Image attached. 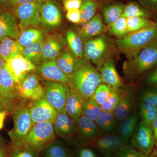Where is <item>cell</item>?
Returning a JSON list of instances; mask_svg holds the SVG:
<instances>
[{"mask_svg":"<svg viewBox=\"0 0 157 157\" xmlns=\"http://www.w3.org/2000/svg\"><path fill=\"white\" fill-rule=\"evenodd\" d=\"M70 87L80 93L87 101L92 98L98 86L103 83L100 73L86 59H76L74 73L69 77Z\"/></svg>","mask_w":157,"mask_h":157,"instance_id":"1","label":"cell"},{"mask_svg":"<svg viewBox=\"0 0 157 157\" xmlns=\"http://www.w3.org/2000/svg\"><path fill=\"white\" fill-rule=\"evenodd\" d=\"M116 43L119 50L128 59L133 57L143 48L157 45V25L130 33Z\"/></svg>","mask_w":157,"mask_h":157,"instance_id":"2","label":"cell"},{"mask_svg":"<svg viewBox=\"0 0 157 157\" xmlns=\"http://www.w3.org/2000/svg\"><path fill=\"white\" fill-rule=\"evenodd\" d=\"M156 65L157 45H154L143 48L135 56L126 61L123 70L127 78L133 79Z\"/></svg>","mask_w":157,"mask_h":157,"instance_id":"3","label":"cell"},{"mask_svg":"<svg viewBox=\"0 0 157 157\" xmlns=\"http://www.w3.org/2000/svg\"><path fill=\"white\" fill-rule=\"evenodd\" d=\"M14 122V127L9 131L8 135L11 144H14L22 142L26 137L33 125L30 111V105L23 102L17 103L10 112Z\"/></svg>","mask_w":157,"mask_h":157,"instance_id":"4","label":"cell"},{"mask_svg":"<svg viewBox=\"0 0 157 157\" xmlns=\"http://www.w3.org/2000/svg\"><path fill=\"white\" fill-rule=\"evenodd\" d=\"M56 135L53 123H38L34 124L22 142L38 155L51 141L55 139Z\"/></svg>","mask_w":157,"mask_h":157,"instance_id":"5","label":"cell"},{"mask_svg":"<svg viewBox=\"0 0 157 157\" xmlns=\"http://www.w3.org/2000/svg\"><path fill=\"white\" fill-rule=\"evenodd\" d=\"M109 48L110 44L105 36H100L90 39L86 41L83 45L85 58L96 64L99 70L107 59Z\"/></svg>","mask_w":157,"mask_h":157,"instance_id":"6","label":"cell"},{"mask_svg":"<svg viewBox=\"0 0 157 157\" xmlns=\"http://www.w3.org/2000/svg\"><path fill=\"white\" fill-rule=\"evenodd\" d=\"M43 84L42 98L56 109L58 113L64 109L70 86L65 83L45 81Z\"/></svg>","mask_w":157,"mask_h":157,"instance_id":"7","label":"cell"},{"mask_svg":"<svg viewBox=\"0 0 157 157\" xmlns=\"http://www.w3.org/2000/svg\"><path fill=\"white\" fill-rule=\"evenodd\" d=\"M130 146L150 156L155 147L154 136L151 126L141 121L130 139Z\"/></svg>","mask_w":157,"mask_h":157,"instance_id":"8","label":"cell"},{"mask_svg":"<svg viewBox=\"0 0 157 157\" xmlns=\"http://www.w3.org/2000/svg\"><path fill=\"white\" fill-rule=\"evenodd\" d=\"M42 3V2H34L14 8L20 29L36 26L41 23L40 11Z\"/></svg>","mask_w":157,"mask_h":157,"instance_id":"9","label":"cell"},{"mask_svg":"<svg viewBox=\"0 0 157 157\" xmlns=\"http://www.w3.org/2000/svg\"><path fill=\"white\" fill-rule=\"evenodd\" d=\"M40 79L36 74L31 73L17 84L20 100L36 101L43 97V88Z\"/></svg>","mask_w":157,"mask_h":157,"instance_id":"10","label":"cell"},{"mask_svg":"<svg viewBox=\"0 0 157 157\" xmlns=\"http://www.w3.org/2000/svg\"><path fill=\"white\" fill-rule=\"evenodd\" d=\"M5 67L18 84L28 74L35 71L36 67L19 54L5 62Z\"/></svg>","mask_w":157,"mask_h":157,"instance_id":"11","label":"cell"},{"mask_svg":"<svg viewBox=\"0 0 157 157\" xmlns=\"http://www.w3.org/2000/svg\"><path fill=\"white\" fill-rule=\"evenodd\" d=\"M89 143L105 157L112 156L125 145L119 135L113 134L100 135L89 140Z\"/></svg>","mask_w":157,"mask_h":157,"instance_id":"12","label":"cell"},{"mask_svg":"<svg viewBox=\"0 0 157 157\" xmlns=\"http://www.w3.org/2000/svg\"><path fill=\"white\" fill-rule=\"evenodd\" d=\"M31 101L30 111L33 124L42 122L54 124L58 113L56 109L43 98Z\"/></svg>","mask_w":157,"mask_h":157,"instance_id":"13","label":"cell"},{"mask_svg":"<svg viewBox=\"0 0 157 157\" xmlns=\"http://www.w3.org/2000/svg\"><path fill=\"white\" fill-rule=\"evenodd\" d=\"M35 71L39 78L44 81L63 82L70 86L71 85L70 78L59 67L55 60L43 62Z\"/></svg>","mask_w":157,"mask_h":157,"instance_id":"14","label":"cell"},{"mask_svg":"<svg viewBox=\"0 0 157 157\" xmlns=\"http://www.w3.org/2000/svg\"><path fill=\"white\" fill-rule=\"evenodd\" d=\"M56 135L63 138L73 137L77 133L76 123L65 109L58 113L54 123Z\"/></svg>","mask_w":157,"mask_h":157,"instance_id":"15","label":"cell"},{"mask_svg":"<svg viewBox=\"0 0 157 157\" xmlns=\"http://www.w3.org/2000/svg\"><path fill=\"white\" fill-rule=\"evenodd\" d=\"M41 23L48 29L58 27L62 22V14L57 6L51 1L42 3L40 11Z\"/></svg>","mask_w":157,"mask_h":157,"instance_id":"16","label":"cell"},{"mask_svg":"<svg viewBox=\"0 0 157 157\" xmlns=\"http://www.w3.org/2000/svg\"><path fill=\"white\" fill-rule=\"evenodd\" d=\"M20 32L15 15L7 11H0V39L8 37L17 39Z\"/></svg>","mask_w":157,"mask_h":157,"instance_id":"17","label":"cell"},{"mask_svg":"<svg viewBox=\"0 0 157 157\" xmlns=\"http://www.w3.org/2000/svg\"><path fill=\"white\" fill-rule=\"evenodd\" d=\"M0 97L14 103L20 101L18 97L17 84L5 67L0 72Z\"/></svg>","mask_w":157,"mask_h":157,"instance_id":"18","label":"cell"},{"mask_svg":"<svg viewBox=\"0 0 157 157\" xmlns=\"http://www.w3.org/2000/svg\"><path fill=\"white\" fill-rule=\"evenodd\" d=\"M86 101L77 90L70 88L65 104V109L69 116L76 123L82 114Z\"/></svg>","mask_w":157,"mask_h":157,"instance_id":"19","label":"cell"},{"mask_svg":"<svg viewBox=\"0 0 157 157\" xmlns=\"http://www.w3.org/2000/svg\"><path fill=\"white\" fill-rule=\"evenodd\" d=\"M99 70L103 83L118 90L122 87V80L117 71L112 59H107Z\"/></svg>","mask_w":157,"mask_h":157,"instance_id":"20","label":"cell"},{"mask_svg":"<svg viewBox=\"0 0 157 157\" xmlns=\"http://www.w3.org/2000/svg\"><path fill=\"white\" fill-rule=\"evenodd\" d=\"M105 31V26L100 14H96L92 19L82 25L79 32L82 39L87 40L98 37Z\"/></svg>","mask_w":157,"mask_h":157,"instance_id":"21","label":"cell"},{"mask_svg":"<svg viewBox=\"0 0 157 157\" xmlns=\"http://www.w3.org/2000/svg\"><path fill=\"white\" fill-rule=\"evenodd\" d=\"M135 97L129 90L121 91L119 101L113 113L118 122H121L132 113L135 104Z\"/></svg>","mask_w":157,"mask_h":157,"instance_id":"22","label":"cell"},{"mask_svg":"<svg viewBox=\"0 0 157 157\" xmlns=\"http://www.w3.org/2000/svg\"><path fill=\"white\" fill-rule=\"evenodd\" d=\"M77 133L83 139L89 140L101 135V131L95 121L82 115L76 122Z\"/></svg>","mask_w":157,"mask_h":157,"instance_id":"23","label":"cell"},{"mask_svg":"<svg viewBox=\"0 0 157 157\" xmlns=\"http://www.w3.org/2000/svg\"><path fill=\"white\" fill-rule=\"evenodd\" d=\"M139 121L137 113H132L128 117L120 122L118 128V135L127 145L136 131Z\"/></svg>","mask_w":157,"mask_h":157,"instance_id":"24","label":"cell"},{"mask_svg":"<svg viewBox=\"0 0 157 157\" xmlns=\"http://www.w3.org/2000/svg\"><path fill=\"white\" fill-rule=\"evenodd\" d=\"M23 48L16 40L10 37L0 39V55L5 62L21 54Z\"/></svg>","mask_w":157,"mask_h":157,"instance_id":"25","label":"cell"},{"mask_svg":"<svg viewBox=\"0 0 157 157\" xmlns=\"http://www.w3.org/2000/svg\"><path fill=\"white\" fill-rule=\"evenodd\" d=\"M43 151L44 157H73L67 145L59 139L51 141Z\"/></svg>","mask_w":157,"mask_h":157,"instance_id":"26","label":"cell"},{"mask_svg":"<svg viewBox=\"0 0 157 157\" xmlns=\"http://www.w3.org/2000/svg\"><path fill=\"white\" fill-rule=\"evenodd\" d=\"M95 122L101 132L111 134L117 128L118 121L113 112L102 110Z\"/></svg>","mask_w":157,"mask_h":157,"instance_id":"27","label":"cell"},{"mask_svg":"<svg viewBox=\"0 0 157 157\" xmlns=\"http://www.w3.org/2000/svg\"><path fill=\"white\" fill-rule=\"evenodd\" d=\"M62 46L56 39L48 37L44 41L42 60L43 62L55 60L59 56Z\"/></svg>","mask_w":157,"mask_h":157,"instance_id":"28","label":"cell"},{"mask_svg":"<svg viewBox=\"0 0 157 157\" xmlns=\"http://www.w3.org/2000/svg\"><path fill=\"white\" fill-rule=\"evenodd\" d=\"M44 43L43 39L31 44L23 48L21 54L36 66L42 60Z\"/></svg>","mask_w":157,"mask_h":157,"instance_id":"29","label":"cell"},{"mask_svg":"<svg viewBox=\"0 0 157 157\" xmlns=\"http://www.w3.org/2000/svg\"><path fill=\"white\" fill-rule=\"evenodd\" d=\"M43 39V33L40 30L30 28L25 30L20 33L16 41L20 45L24 48Z\"/></svg>","mask_w":157,"mask_h":157,"instance_id":"30","label":"cell"},{"mask_svg":"<svg viewBox=\"0 0 157 157\" xmlns=\"http://www.w3.org/2000/svg\"><path fill=\"white\" fill-rule=\"evenodd\" d=\"M55 60L59 67L68 77H70L74 73L76 59L73 54L66 52L58 57Z\"/></svg>","mask_w":157,"mask_h":157,"instance_id":"31","label":"cell"},{"mask_svg":"<svg viewBox=\"0 0 157 157\" xmlns=\"http://www.w3.org/2000/svg\"><path fill=\"white\" fill-rule=\"evenodd\" d=\"M67 42L73 55L76 59L82 58L84 56L83 45L79 36L72 30H69L66 35Z\"/></svg>","mask_w":157,"mask_h":157,"instance_id":"32","label":"cell"},{"mask_svg":"<svg viewBox=\"0 0 157 157\" xmlns=\"http://www.w3.org/2000/svg\"><path fill=\"white\" fill-rule=\"evenodd\" d=\"M152 13L143 6L135 2L129 3L124 7L123 12L121 17L126 18L132 17H143L151 19Z\"/></svg>","mask_w":157,"mask_h":157,"instance_id":"33","label":"cell"},{"mask_svg":"<svg viewBox=\"0 0 157 157\" xmlns=\"http://www.w3.org/2000/svg\"><path fill=\"white\" fill-rule=\"evenodd\" d=\"M126 19L127 28L129 33L157 25V22L145 17H132Z\"/></svg>","mask_w":157,"mask_h":157,"instance_id":"34","label":"cell"},{"mask_svg":"<svg viewBox=\"0 0 157 157\" xmlns=\"http://www.w3.org/2000/svg\"><path fill=\"white\" fill-rule=\"evenodd\" d=\"M98 3L96 0H82L79 10L81 13L82 25L88 22L96 15L98 8Z\"/></svg>","mask_w":157,"mask_h":157,"instance_id":"35","label":"cell"},{"mask_svg":"<svg viewBox=\"0 0 157 157\" xmlns=\"http://www.w3.org/2000/svg\"><path fill=\"white\" fill-rule=\"evenodd\" d=\"M124 7L121 4H113L104 7L103 15L105 22L109 25L118 19L121 16Z\"/></svg>","mask_w":157,"mask_h":157,"instance_id":"36","label":"cell"},{"mask_svg":"<svg viewBox=\"0 0 157 157\" xmlns=\"http://www.w3.org/2000/svg\"><path fill=\"white\" fill-rule=\"evenodd\" d=\"M7 152L8 157H39L23 142L11 144Z\"/></svg>","mask_w":157,"mask_h":157,"instance_id":"37","label":"cell"},{"mask_svg":"<svg viewBox=\"0 0 157 157\" xmlns=\"http://www.w3.org/2000/svg\"><path fill=\"white\" fill-rule=\"evenodd\" d=\"M108 31L111 35L119 39H122L128 35L130 33L127 28V19L121 17L108 25Z\"/></svg>","mask_w":157,"mask_h":157,"instance_id":"38","label":"cell"},{"mask_svg":"<svg viewBox=\"0 0 157 157\" xmlns=\"http://www.w3.org/2000/svg\"><path fill=\"white\" fill-rule=\"evenodd\" d=\"M139 113L142 121L151 126L157 117V107L141 102L139 105Z\"/></svg>","mask_w":157,"mask_h":157,"instance_id":"39","label":"cell"},{"mask_svg":"<svg viewBox=\"0 0 157 157\" xmlns=\"http://www.w3.org/2000/svg\"><path fill=\"white\" fill-rule=\"evenodd\" d=\"M101 111V106L91 98L86 102L82 115L85 116L96 121Z\"/></svg>","mask_w":157,"mask_h":157,"instance_id":"40","label":"cell"},{"mask_svg":"<svg viewBox=\"0 0 157 157\" xmlns=\"http://www.w3.org/2000/svg\"><path fill=\"white\" fill-rule=\"evenodd\" d=\"M121 90L112 88L110 94L101 108L102 110L113 112L117 107L120 97Z\"/></svg>","mask_w":157,"mask_h":157,"instance_id":"41","label":"cell"},{"mask_svg":"<svg viewBox=\"0 0 157 157\" xmlns=\"http://www.w3.org/2000/svg\"><path fill=\"white\" fill-rule=\"evenodd\" d=\"M111 88L112 87L108 85L101 83L96 89L92 98L101 106L107 101L110 94Z\"/></svg>","mask_w":157,"mask_h":157,"instance_id":"42","label":"cell"},{"mask_svg":"<svg viewBox=\"0 0 157 157\" xmlns=\"http://www.w3.org/2000/svg\"><path fill=\"white\" fill-rule=\"evenodd\" d=\"M114 155L116 157H151L127 145L122 147Z\"/></svg>","mask_w":157,"mask_h":157,"instance_id":"43","label":"cell"},{"mask_svg":"<svg viewBox=\"0 0 157 157\" xmlns=\"http://www.w3.org/2000/svg\"><path fill=\"white\" fill-rule=\"evenodd\" d=\"M142 102L157 107V89H151L145 91L141 95Z\"/></svg>","mask_w":157,"mask_h":157,"instance_id":"44","label":"cell"},{"mask_svg":"<svg viewBox=\"0 0 157 157\" xmlns=\"http://www.w3.org/2000/svg\"><path fill=\"white\" fill-rule=\"evenodd\" d=\"M140 5L152 14H157V0H139Z\"/></svg>","mask_w":157,"mask_h":157,"instance_id":"45","label":"cell"},{"mask_svg":"<svg viewBox=\"0 0 157 157\" xmlns=\"http://www.w3.org/2000/svg\"><path fill=\"white\" fill-rule=\"evenodd\" d=\"M66 17L68 20L74 23H80L81 13L79 9H74L67 11Z\"/></svg>","mask_w":157,"mask_h":157,"instance_id":"46","label":"cell"},{"mask_svg":"<svg viewBox=\"0 0 157 157\" xmlns=\"http://www.w3.org/2000/svg\"><path fill=\"white\" fill-rule=\"evenodd\" d=\"M82 0H64L63 7L66 11L74 9H79L82 4Z\"/></svg>","mask_w":157,"mask_h":157,"instance_id":"47","label":"cell"},{"mask_svg":"<svg viewBox=\"0 0 157 157\" xmlns=\"http://www.w3.org/2000/svg\"><path fill=\"white\" fill-rule=\"evenodd\" d=\"M17 103H14L0 97V112L7 111L10 113L14 106Z\"/></svg>","mask_w":157,"mask_h":157,"instance_id":"48","label":"cell"},{"mask_svg":"<svg viewBox=\"0 0 157 157\" xmlns=\"http://www.w3.org/2000/svg\"><path fill=\"white\" fill-rule=\"evenodd\" d=\"M78 157H98L92 150L88 147H82L78 150Z\"/></svg>","mask_w":157,"mask_h":157,"instance_id":"49","label":"cell"},{"mask_svg":"<svg viewBox=\"0 0 157 157\" xmlns=\"http://www.w3.org/2000/svg\"><path fill=\"white\" fill-rule=\"evenodd\" d=\"M146 82L148 85L157 87V68L147 78Z\"/></svg>","mask_w":157,"mask_h":157,"instance_id":"50","label":"cell"},{"mask_svg":"<svg viewBox=\"0 0 157 157\" xmlns=\"http://www.w3.org/2000/svg\"><path fill=\"white\" fill-rule=\"evenodd\" d=\"M37 2H42V1L41 0H10L9 5L15 8L21 5Z\"/></svg>","mask_w":157,"mask_h":157,"instance_id":"51","label":"cell"},{"mask_svg":"<svg viewBox=\"0 0 157 157\" xmlns=\"http://www.w3.org/2000/svg\"><path fill=\"white\" fill-rule=\"evenodd\" d=\"M151 127L154 136L155 147L157 150V117L152 123Z\"/></svg>","mask_w":157,"mask_h":157,"instance_id":"52","label":"cell"},{"mask_svg":"<svg viewBox=\"0 0 157 157\" xmlns=\"http://www.w3.org/2000/svg\"><path fill=\"white\" fill-rule=\"evenodd\" d=\"M9 113L7 111L0 112V130L4 126V121Z\"/></svg>","mask_w":157,"mask_h":157,"instance_id":"53","label":"cell"},{"mask_svg":"<svg viewBox=\"0 0 157 157\" xmlns=\"http://www.w3.org/2000/svg\"><path fill=\"white\" fill-rule=\"evenodd\" d=\"M0 157H8V152L3 142H0Z\"/></svg>","mask_w":157,"mask_h":157,"instance_id":"54","label":"cell"},{"mask_svg":"<svg viewBox=\"0 0 157 157\" xmlns=\"http://www.w3.org/2000/svg\"><path fill=\"white\" fill-rule=\"evenodd\" d=\"M10 0H0V11H2L1 9L9 5Z\"/></svg>","mask_w":157,"mask_h":157,"instance_id":"55","label":"cell"},{"mask_svg":"<svg viewBox=\"0 0 157 157\" xmlns=\"http://www.w3.org/2000/svg\"><path fill=\"white\" fill-rule=\"evenodd\" d=\"M5 62L0 55V72L5 67Z\"/></svg>","mask_w":157,"mask_h":157,"instance_id":"56","label":"cell"},{"mask_svg":"<svg viewBox=\"0 0 157 157\" xmlns=\"http://www.w3.org/2000/svg\"><path fill=\"white\" fill-rule=\"evenodd\" d=\"M154 157H157V150H156V151L154 153Z\"/></svg>","mask_w":157,"mask_h":157,"instance_id":"57","label":"cell"},{"mask_svg":"<svg viewBox=\"0 0 157 157\" xmlns=\"http://www.w3.org/2000/svg\"><path fill=\"white\" fill-rule=\"evenodd\" d=\"M110 157H116L115 156V155H113V156H112Z\"/></svg>","mask_w":157,"mask_h":157,"instance_id":"58","label":"cell"},{"mask_svg":"<svg viewBox=\"0 0 157 157\" xmlns=\"http://www.w3.org/2000/svg\"><path fill=\"white\" fill-rule=\"evenodd\" d=\"M107 1H111V0H107Z\"/></svg>","mask_w":157,"mask_h":157,"instance_id":"59","label":"cell"}]
</instances>
